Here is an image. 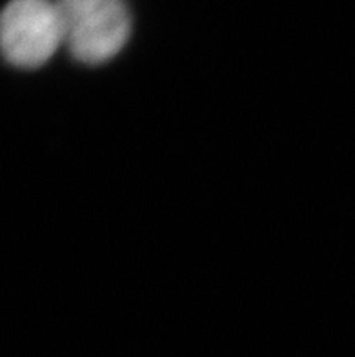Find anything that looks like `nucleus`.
I'll use <instances>...</instances> for the list:
<instances>
[{"instance_id":"obj_2","label":"nucleus","mask_w":355,"mask_h":357,"mask_svg":"<svg viewBox=\"0 0 355 357\" xmlns=\"http://www.w3.org/2000/svg\"><path fill=\"white\" fill-rule=\"evenodd\" d=\"M0 44L11 66L35 69L63 44L59 0H9L0 22Z\"/></svg>"},{"instance_id":"obj_1","label":"nucleus","mask_w":355,"mask_h":357,"mask_svg":"<svg viewBox=\"0 0 355 357\" xmlns=\"http://www.w3.org/2000/svg\"><path fill=\"white\" fill-rule=\"evenodd\" d=\"M63 44L77 62L100 66L114 59L130 36L126 0H59Z\"/></svg>"}]
</instances>
